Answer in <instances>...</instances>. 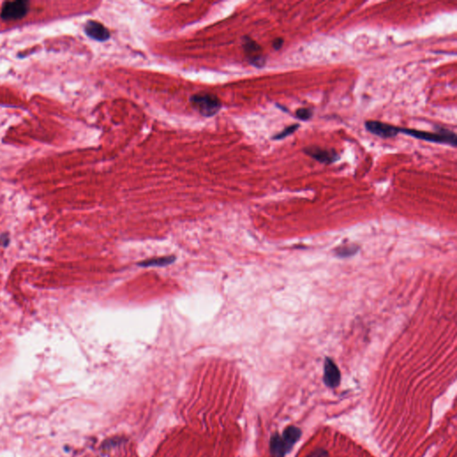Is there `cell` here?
Here are the masks:
<instances>
[{
    "instance_id": "obj_8",
    "label": "cell",
    "mask_w": 457,
    "mask_h": 457,
    "mask_svg": "<svg viewBox=\"0 0 457 457\" xmlns=\"http://www.w3.org/2000/svg\"><path fill=\"white\" fill-rule=\"evenodd\" d=\"M85 33L98 42H107L110 38L109 31L99 22L89 21L85 25Z\"/></svg>"
},
{
    "instance_id": "obj_5",
    "label": "cell",
    "mask_w": 457,
    "mask_h": 457,
    "mask_svg": "<svg viewBox=\"0 0 457 457\" xmlns=\"http://www.w3.org/2000/svg\"><path fill=\"white\" fill-rule=\"evenodd\" d=\"M243 47L248 61L252 66L261 68L265 65V58L262 53V48L251 38H244Z\"/></svg>"
},
{
    "instance_id": "obj_13",
    "label": "cell",
    "mask_w": 457,
    "mask_h": 457,
    "mask_svg": "<svg viewBox=\"0 0 457 457\" xmlns=\"http://www.w3.org/2000/svg\"><path fill=\"white\" fill-rule=\"evenodd\" d=\"M298 128H299V124H291V125H289V126H288V127L285 128L284 130H283L282 132H279V133L275 134L274 136L272 137V140H283V139H285V138L290 136L291 134H293V133H295V132H297V129H298Z\"/></svg>"
},
{
    "instance_id": "obj_3",
    "label": "cell",
    "mask_w": 457,
    "mask_h": 457,
    "mask_svg": "<svg viewBox=\"0 0 457 457\" xmlns=\"http://www.w3.org/2000/svg\"><path fill=\"white\" fill-rule=\"evenodd\" d=\"M303 152L314 160L323 165H331L340 159V156L335 149H324L318 146H309Z\"/></svg>"
},
{
    "instance_id": "obj_12",
    "label": "cell",
    "mask_w": 457,
    "mask_h": 457,
    "mask_svg": "<svg viewBox=\"0 0 457 457\" xmlns=\"http://www.w3.org/2000/svg\"><path fill=\"white\" fill-rule=\"evenodd\" d=\"M358 251V247L357 246H354V245H349V246H341V247H338L336 250H335V253L336 255L339 256V257H349L351 255H354L356 252Z\"/></svg>"
},
{
    "instance_id": "obj_11",
    "label": "cell",
    "mask_w": 457,
    "mask_h": 457,
    "mask_svg": "<svg viewBox=\"0 0 457 457\" xmlns=\"http://www.w3.org/2000/svg\"><path fill=\"white\" fill-rule=\"evenodd\" d=\"M174 261L173 256H165V257H158L154 259L145 260L143 263H140V266L144 267H152V266H165L167 264L173 263Z\"/></svg>"
},
{
    "instance_id": "obj_9",
    "label": "cell",
    "mask_w": 457,
    "mask_h": 457,
    "mask_svg": "<svg viewBox=\"0 0 457 457\" xmlns=\"http://www.w3.org/2000/svg\"><path fill=\"white\" fill-rule=\"evenodd\" d=\"M270 448L272 457H284L288 453L284 441L279 434H273L270 441Z\"/></svg>"
},
{
    "instance_id": "obj_10",
    "label": "cell",
    "mask_w": 457,
    "mask_h": 457,
    "mask_svg": "<svg viewBox=\"0 0 457 457\" xmlns=\"http://www.w3.org/2000/svg\"><path fill=\"white\" fill-rule=\"evenodd\" d=\"M301 434L302 432H301L300 428L294 427V426H289L283 431L281 437L284 441L285 445L287 446L288 452L293 448V446L295 445L297 441L299 440Z\"/></svg>"
},
{
    "instance_id": "obj_1",
    "label": "cell",
    "mask_w": 457,
    "mask_h": 457,
    "mask_svg": "<svg viewBox=\"0 0 457 457\" xmlns=\"http://www.w3.org/2000/svg\"><path fill=\"white\" fill-rule=\"evenodd\" d=\"M399 133H403L404 135L412 137L417 140H423L427 142H432L436 144L449 145L453 148L456 147L457 137L454 132L450 131L448 129L443 127H436V132H429L424 131H418L414 129H407V128H400L398 129Z\"/></svg>"
},
{
    "instance_id": "obj_16",
    "label": "cell",
    "mask_w": 457,
    "mask_h": 457,
    "mask_svg": "<svg viewBox=\"0 0 457 457\" xmlns=\"http://www.w3.org/2000/svg\"><path fill=\"white\" fill-rule=\"evenodd\" d=\"M323 454H327V452H325L322 449H318L316 451H314V452L311 453L308 457H322Z\"/></svg>"
},
{
    "instance_id": "obj_6",
    "label": "cell",
    "mask_w": 457,
    "mask_h": 457,
    "mask_svg": "<svg viewBox=\"0 0 457 457\" xmlns=\"http://www.w3.org/2000/svg\"><path fill=\"white\" fill-rule=\"evenodd\" d=\"M364 125L368 132L382 139L394 138L399 133V127L379 121H367Z\"/></svg>"
},
{
    "instance_id": "obj_7",
    "label": "cell",
    "mask_w": 457,
    "mask_h": 457,
    "mask_svg": "<svg viewBox=\"0 0 457 457\" xmlns=\"http://www.w3.org/2000/svg\"><path fill=\"white\" fill-rule=\"evenodd\" d=\"M341 375L337 364L333 362L332 359L327 357L324 362V374H323V381L328 387H338L340 383Z\"/></svg>"
},
{
    "instance_id": "obj_2",
    "label": "cell",
    "mask_w": 457,
    "mask_h": 457,
    "mask_svg": "<svg viewBox=\"0 0 457 457\" xmlns=\"http://www.w3.org/2000/svg\"><path fill=\"white\" fill-rule=\"evenodd\" d=\"M190 103L205 117L214 116L220 111L222 104L216 96L209 93H200L192 96Z\"/></svg>"
},
{
    "instance_id": "obj_15",
    "label": "cell",
    "mask_w": 457,
    "mask_h": 457,
    "mask_svg": "<svg viewBox=\"0 0 457 457\" xmlns=\"http://www.w3.org/2000/svg\"><path fill=\"white\" fill-rule=\"evenodd\" d=\"M284 44V40L282 38H277L272 42V47L275 50H280Z\"/></svg>"
},
{
    "instance_id": "obj_4",
    "label": "cell",
    "mask_w": 457,
    "mask_h": 457,
    "mask_svg": "<svg viewBox=\"0 0 457 457\" xmlns=\"http://www.w3.org/2000/svg\"><path fill=\"white\" fill-rule=\"evenodd\" d=\"M29 10V3L27 1L17 0L6 2L2 7L1 17L3 20H18L26 16Z\"/></svg>"
},
{
    "instance_id": "obj_14",
    "label": "cell",
    "mask_w": 457,
    "mask_h": 457,
    "mask_svg": "<svg viewBox=\"0 0 457 457\" xmlns=\"http://www.w3.org/2000/svg\"><path fill=\"white\" fill-rule=\"evenodd\" d=\"M313 116V109L312 108H307V107L297 109V111H296V114H295V117L297 119L304 121V122L312 119Z\"/></svg>"
}]
</instances>
